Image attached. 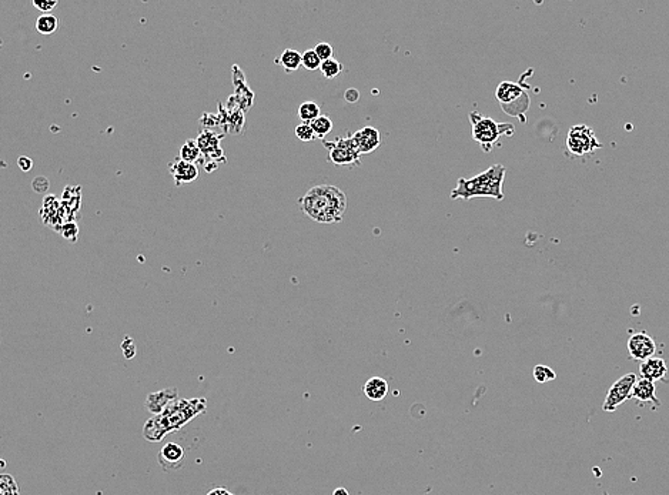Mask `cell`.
<instances>
[{
	"label": "cell",
	"mask_w": 669,
	"mask_h": 495,
	"mask_svg": "<svg viewBox=\"0 0 669 495\" xmlns=\"http://www.w3.org/2000/svg\"><path fill=\"white\" fill-rule=\"evenodd\" d=\"M279 64L284 67L286 71H296L303 66V53L294 49H286L277 60Z\"/></svg>",
	"instance_id": "obj_17"
},
{
	"label": "cell",
	"mask_w": 669,
	"mask_h": 495,
	"mask_svg": "<svg viewBox=\"0 0 669 495\" xmlns=\"http://www.w3.org/2000/svg\"><path fill=\"white\" fill-rule=\"evenodd\" d=\"M314 133H315V137L318 139H324L331 130H332V120L325 116V115H321L318 119H315L313 123H310Z\"/></svg>",
	"instance_id": "obj_21"
},
{
	"label": "cell",
	"mask_w": 669,
	"mask_h": 495,
	"mask_svg": "<svg viewBox=\"0 0 669 495\" xmlns=\"http://www.w3.org/2000/svg\"><path fill=\"white\" fill-rule=\"evenodd\" d=\"M320 71L325 78H334L343 71V64L336 59H330V60L322 62Z\"/></svg>",
	"instance_id": "obj_22"
},
{
	"label": "cell",
	"mask_w": 669,
	"mask_h": 495,
	"mask_svg": "<svg viewBox=\"0 0 669 495\" xmlns=\"http://www.w3.org/2000/svg\"><path fill=\"white\" fill-rule=\"evenodd\" d=\"M601 147L594 130L585 124L571 127L566 137V148L575 156H585Z\"/></svg>",
	"instance_id": "obj_7"
},
{
	"label": "cell",
	"mask_w": 669,
	"mask_h": 495,
	"mask_svg": "<svg viewBox=\"0 0 669 495\" xmlns=\"http://www.w3.org/2000/svg\"><path fill=\"white\" fill-rule=\"evenodd\" d=\"M18 166H19V169H21L22 172L28 173V172H30V170L33 169V160H32L30 157H28V156H21V157L18 158Z\"/></svg>",
	"instance_id": "obj_30"
},
{
	"label": "cell",
	"mask_w": 669,
	"mask_h": 495,
	"mask_svg": "<svg viewBox=\"0 0 669 495\" xmlns=\"http://www.w3.org/2000/svg\"><path fill=\"white\" fill-rule=\"evenodd\" d=\"M495 98L501 107L510 116H521L530 107V96L514 81H501L495 91Z\"/></svg>",
	"instance_id": "obj_5"
},
{
	"label": "cell",
	"mask_w": 669,
	"mask_h": 495,
	"mask_svg": "<svg viewBox=\"0 0 669 495\" xmlns=\"http://www.w3.org/2000/svg\"><path fill=\"white\" fill-rule=\"evenodd\" d=\"M534 378H535L537 383L544 384V383H548V381L555 380V378H557V374H555V371H554L552 368H549V367H547V366H544V364H538V366H535V368H534Z\"/></svg>",
	"instance_id": "obj_24"
},
{
	"label": "cell",
	"mask_w": 669,
	"mask_h": 495,
	"mask_svg": "<svg viewBox=\"0 0 669 495\" xmlns=\"http://www.w3.org/2000/svg\"><path fill=\"white\" fill-rule=\"evenodd\" d=\"M62 233H63V235H64L66 238H69L70 241H76L78 228H77V226H76L74 223H69V224H64V226H63Z\"/></svg>",
	"instance_id": "obj_28"
},
{
	"label": "cell",
	"mask_w": 669,
	"mask_h": 495,
	"mask_svg": "<svg viewBox=\"0 0 669 495\" xmlns=\"http://www.w3.org/2000/svg\"><path fill=\"white\" fill-rule=\"evenodd\" d=\"M183 460H185V450L176 443L165 444L158 454V462L164 468L178 470L180 468Z\"/></svg>",
	"instance_id": "obj_12"
},
{
	"label": "cell",
	"mask_w": 669,
	"mask_h": 495,
	"mask_svg": "<svg viewBox=\"0 0 669 495\" xmlns=\"http://www.w3.org/2000/svg\"><path fill=\"white\" fill-rule=\"evenodd\" d=\"M332 495H349V492H347L346 488H337L336 491L332 492Z\"/></svg>",
	"instance_id": "obj_33"
},
{
	"label": "cell",
	"mask_w": 669,
	"mask_h": 495,
	"mask_svg": "<svg viewBox=\"0 0 669 495\" xmlns=\"http://www.w3.org/2000/svg\"><path fill=\"white\" fill-rule=\"evenodd\" d=\"M344 98H346V100H347L349 103H356V102L360 99V93H359L357 89H349V91L346 92Z\"/></svg>",
	"instance_id": "obj_31"
},
{
	"label": "cell",
	"mask_w": 669,
	"mask_h": 495,
	"mask_svg": "<svg viewBox=\"0 0 669 495\" xmlns=\"http://www.w3.org/2000/svg\"><path fill=\"white\" fill-rule=\"evenodd\" d=\"M206 408L204 400L182 401L175 400L163 412L146 423L144 438L150 441H160L169 431H175L185 426L189 420L196 417Z\"/></svg>",
	"instance_id": "obj_2"
},
{
	"label": "cell",
	"mask_w": 669,
	"mask_h": 495,
	"mask_svg": "<svg viewBox=\"0 0 669 495\" xmlns=\"http://www.w3.org/2000/svg\"><path fill=\"white\" fill-rule=\"evenodd\" d=\"M388 383L381 378V377H373L370 378L364 387H363V391L366 394V397L371 401H381L385 398V395L388 394Z\"/></svg>",
	"instance_id": "obj_16"
},
{
	"label": "cell",
	"mask_w": 669,
	"mask_h": 495,
	"mask_svg": "<svg viewBox=\"0 0 669 495\" xmlns=\"http://www.w3.org/2000/svg\"><path fill=\"white\" fill-rule=\"evenodd\" d=\"M169 172H170L172 177L175 179L176 186L193 183L199 177V169H197L196 164L187 163V161L182 160L180 157H178L173 163H170Z\"/></svg>",
	"instance_id": "obj_11"
},
{
	"label": "cell",
	"mask_w": 669,
	"mask_h": 495,
	"mask_svg": "<svg viewBox=\"0 0 669 495\" xmlns=\"http://www.w3.org/2000/svg\"><path fill=\"white\" fill-rule=\"evenodd\" d=\"M639 373H641L642 378H646V380L655 383V381L663 380V377L668 373V366H666L663 359L652 357V359L644 361L639 366Z\"/></svg>",
	"instance_id": "obj_13"
},
{
	"label": "cell",
	"mask_w": 669,
	"mask_h": 495,
	"mask_svg": "<svg viewBox=\"0 0 669 495\" xmlns=\"http://www.w3.org/2000/svg\"><path fill=\"white\" fill-rule=\"evenodd\" d=\"M296 137L301 141H313L315 139V133L308 123H300L296 127Z\"/></svg>",
	"instance_id": "obj_26"
},
{
	"label": "cell",
	"mask_w": 669,
	"mask_h": 495,
	"mask_svg": "<svg viewBox=\"0 0 669 495\" xmlns=\"http://www.w3.org/2000/svg\"><path fill=\"white\" fill-rule=\"evenodd\" d=\"M220 139H221L220 136H216L214 133L209 130H204L199 134L197 144L203 154H206L210 158H217V153L223 154L220 148Z\"/></svg>",
	"instance_id": "obj_14"
},
{
	"label": "cell",
	"mask_w": 669,
	"mask_h": 495,
	"mask_svg": "<svg viewBox=\"0 0 669 495\" xmlns=\"http://www.w3.org/2000/svg\"><path fill=\"white\" fill-rule=\"evenodd\" d=\"M207 495H234V494H231V492H230L228 489H226V488H214V489H211Z\"/></svg>",
	"instance_id": "obj_32"
},
{
	"label": "cell",
	"mask_w": 669,
	"mask_h": 495,
	"mask_svg": "<svg viewBox=\"0 0 669 495\" xmlns=\"http://www.w3.org/2000/svg\"><path fill=\"white\" fill-rule=\"evenodd\" d=\"M59 26H60V21L56 16L49 15V13L42 15L36 21V30L42 35H53L59 29Z\"/></svg>",
	"instance_id": "obj_18"
},
{
	"label": "cell",
	"mask_w": 669,
	"mask_h": 495,
	"mask_svg": "<svg viewBox=\"0 0 669 495\" xmlns=\"http://www.w3.org/2000/svg\"><path fill=\"white\" fill-rule=\"evenodd\" d=\"M0 495H21L18 484L12 475L4 474L0 477Z\"/></svg>",
	"instance_id": "obj_23"
},
{
	"label": "cell",
	"mask_w": 669,
	"mask_h": 495,
	"mask_svg": "<svg viewBox=\"0 0 669 495\" xmlns=\"http://www.w3.org/2000/svg\"><path fill=\"white\" fill-rule=\"evenodd\" d=\"M297 203L307 217L321 224L340 223L347 210L346 193L331 185L311 187Z\"/></svg>",
	"instance_id": "obj_1"
},
{
	"label": "cell",
	"mask_w": 669,
	"mask_h": 495,
	"mask_svg": "<svg viewBox=\"0 0 669 495\" xmlns=\"http://www.w3.org/2000/svg\"><path fill=\"white\" fill-rule=\"evenodd\" d=\"M351 139L354 140L359 151L361 154H368L371 151H374L376 148L380 147L383 139H381V133L380 130H377L376 127H371V126H366L363 127L361 130L356 132Z\"/></svg>",
	"instance_id": "obj_10"
},
{
	"label": "cell",
	"mask_w": 669,
	"mask_h": 495,
	"mask_svg": "<svg viewBox=\"0 0 669 495\" xmlns=\"http://www.w3.org/2000/svg\"><path fill=\"white\" fill-rule=\"evenodd\" d=\"M470 122L472 124V139L479 143L485 153L491 151L501 136H513L514 133L513 124L496 123L489 117H482L478 112L470 113Z\"/></svg>",
	"instance_id": "obj_4"
},
{
	"label": "cell",
	"mask_w": 669,
	"mask_h": 495,
	"mask_svg": "<svg viewBox=\"0 0 669 495\" xmlns=\"http://www.w3.org/2000/svg\"><path fill=\"white\" fill-rule=\"evenodd\" d=\"M321 116L320 106L315 102H304L298 107V117L303 123H313Z\"/></svg>",
	"instance_id": "obj_19"
},
{
	"label": "cell",
	"mask_w": 669,
	"mask_h": 495,
	"mask_svg": "<svg viewBox=\"0 0 669 495\" xmlns=\"http://www.w3.org/2000/svg\"><path fill=\"white\" fill-rule=\"evenodd\" d=\"M324 147L328 150L330 161L336 166H353L360 164L361 153L359 151L351 137H337L332 141H324Z\"/></svg>",
	"instance_id": "obj_6"
},
{
	"label": "cell",
	"mask_w": 669,
	"mask_h": 495,
	"mask_svg": "<svg viewBox=\"0 0 669 495\" xmlns=\"http://www.w3.org/2000/svg\"><path fill=\"white\" fill-rule=\"evenodd\" d=\"M506 168L503 164H494L484 173L472 179H458L457 187L451 192V199L470 200L474 197H492L496 200L504 199V179Z\"/></svg>",
	"instance_id": "obj_3"
},
{
	"label": "cell",
	"mask_w": 669,
	"mask_h": 495,
	"mask_svg": "<svg viewBox=\"0 0 669 495\" xmlns=\"http://www.w3.org/2000/svg\"><path fill=\"white\" fill-rule=\"evenodd\" d=\"M200 156H202V150H200V147H199V144H197V140L190 139V140H187V141L182 146V148H180V158L185 160V161H187V163H193V164H194V163L200 158Z\"/></svg>",
	"instance_id": "obj_20"
},
{
	"label": "cell",
	"mask_w": 669,
	"mask_h": 495,
	"mask_svg": "<svg viewBox=\"0 0 669 495\" xmlns=\"http://www.w3.org/2000/svg\"><path fill=\"white\" fill-rule=\"evenodd\" d=\"M322 62L321 59L317 56L315 50L314 49H310V50H306L303 53V67L307 69V70H318L321 67Z\"/></svg>",
	"instance_id": "obj_25"
},
{
	"label": "cell",
	"mask_w": 669,
	"mask_h": 495,
	"mask_svg": "<svg viewBox=\"0 0 669 495\" xmlns=\"http://www.w3.org/2000/svg\"><path fill=\"white\" fill-rule=\"evenodd\" d=\"M628 351L634 360L646 361L656 353V344L646 333H635L628 340Z\"/></svg>",
	"instance_id": "obj_9"
},
{
	"label": "cell",
	"mask_w": 669,
	"mask_h": 495,
	"mask_svg": "<svg viewBox=\"0 0 669 495\" xmlns=\"http://www.w3.org/2000/svg\"><path fill=\"white\" fill-rule=\"evenodd\" d=\"M317 56L321 59V62H325V60H330V59H334V49L330 43H318L315 47H314Z\"/></svg>",
	"instance_id": "obj_27"
},
{
	"label": "cell",
	"mask_w": 669,
	"mask_h": 495,
	"mask_svg": "<svg viewBox=\"0 0 669 495\" xmlns=\"http://www.w3.org/2000/svg\"><path fill=\"white\" fill-rule=\"evenodd\" d=\"M636 381H638V378H636L635 373H628V374L622 375L621 378H618L611 385V388L608 390V394L605 397L603 409L607 411V412H612L621 404L628 401L632 397V390H634V385H635Z\"/></svg>",
	"instance_id": "obj_8"
},
{
	"label": "cell",
	"mask_w": 669,
	"mask_h": 495,
	"mask_svg": "<svg viewBox=\"0 0 669 495\" xmlns=\"http://www.w3.org/2000/svg\"><path fill=\"white\" fill-rule=\"evenodd\" d=\"M33 6L42 12H50L52 9H54L57 6V2L56 0H46V2H40V0H33Z\"/></svg>",
	"instance_id": "obj_29"
},
{
	"label": "cell",
	"mask_w": 669,
	"mask_h": 495,
	"mask_svg": "<svg viewBox=\"0 0 669 495\" xmlns=\"http://www.w3.org/2000/svg\"><path fill=\"white\" fill-rule=\"evenodd\" d=\"M632 398L641 401V402H653L659 405L661 402L658 401L655 395V383L646 380V378H639L632 390Z\"/></svg>",
	"instance_id": "obj_15"
}]
</instances>
